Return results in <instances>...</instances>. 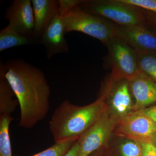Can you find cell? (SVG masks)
Returning <instances> with one entry per match:
<instances>
[{"mask_svg": "<svg viewBox=\"0 0 156 156\" xmlns=\"http://www.w3.org/2000/svg\"><path fill=\"white\" fill-rule=\"evenodd\" d=\"M5 17L12 29L34 41V20L31 0L12 1L6 9Z\"/></svg>", "mask_w": 156, "mask_h": 156, "instance_id": "9", "label": "cell"}, {"mask_svg": "<svg viewBox=\"0 0 156 156\" xmlns=\"http://www.w3.org/2000/svg\"><path fill=\"white\" fill-rule=\"evenodd\" d=\"M117 156H142L141 147L135 140H126L118 147Z\"/></svg>", "mask_w": 156, "mask_h": 156, "instance_id": "19", "label": "cell"}, {"mask_svg": "<svg viewBox=\"0 0 156 156\" xmlns=\"http://www.w3.org/2000/svg\"><path fill=\"white\" fill-rule=\"evenodd\" d=\"M34 25L33 37L37 44L43 32L58 14L59 0H31Z\"/></svg>", "mask_w": 156, "mask_h": 156, "instance_id": "13", "label": "cell"}, {"mask_svg": "<svg viewBox=\"0 0 156 156\" xmlns=\"http://www.w3.org/2000/svg\"><path fill=\"white\" fill-rule=\"evenodd\" d=\"M118 122L107 107L99 119L77 140L79 146L77 156H89L104 148Z\"/></svg>", "mask_w": 156, "mask_h": 156, "instance_id": "6", "label": "cell"}, {"mask_svg": "<svg viewBox=\"0 0 156 156\" xmlns=\"http://www.w3.org/2000/svg\"><path fill=\"white\" fill-rule=\"evenodd\" d=\"M135 111L140 114L147 117L156 123V105L141 109Z\"/></svg>", "mask_w": 156, "mask_h": 156, "instance_id": "24", "label": "cell"}, {"mask_svg": "<svg viewBox=\"0 0 156 156\" xmlns=\"http://www.w3.org/2000/svg\"><path fill=\"white\" fill-rule=\"evenodd\" d=\"M13 120L11 116L0 114V156H12L9 126Z\"/></svg>", "mask_w": 156, "mask_h": 156, "instance_id": "16", "label": "cell"}, {"mask_svg": "<svg viewBox=\"0 0 156 156\" xmlns=\"http://www.w3.org/2000/svg\"><path fill=\"white\" fill-rule=\"evenodd\" d=\"M79 148V144L76 140L71 148L64 156H77Z\"/></svg>", "mask_w": 156, "mask_h": 156, "instance_id": "25", "label": "cell"}, {"mask_svg": "<svg viewBox=\"0 0 156 156\" xmlns=\"http://www.w3.org/2000/svg\"><path fill=\"white\" fill-rule=\"evenodd\" d=\"M131 92L128 80L115 78L110 74L106 84L102 86L99 98L107 99L109 111L119 122L133 110Z\"/></svg>", "mask_w": 156, "mask_h": 156, "instance_id": "7", "label": "cell"}, {"mask_svg": "<svg viewBox=\"0 0 156 156\" xmlns=\"http://www.w3.org/2000/svg\"><path fill=\"white\" fill-rule=\"evenodd\" d=\"M0 74L10 84L19 102V126L30 129L44 119L50 109V89L44 73L21 58L1 61Z\"/></svg>", "mask_w": 156, "mask_h": 156, "instance_id": "1", "label": "cell"}, {"mask_svg": "<svg viewBox=\"0 0 156 156\" xmlns=\"http://www.w3.org/2000/svg\"><path fill=\"white\" fill-rule=\"evenodd\" d=\"M79 6L88 13L119 25L143 24L144 22L142 9L122 0H83Z\"/></svg>", "mask_w": 156, "mask_h": 156, "instance_id": "3", "label": "cell"}, {"mask_svg": "<svg viewBox=\"0 0 156 156\" xmlns=\"http://www.w3.org/2000/svg\"><path fill=\"white\" fill-rule=\"evenodd\" d=\"M35 44L33 39L18 34L9 25L0 31V52L17 46Z\"/></svg>", "mask_w": 156, "mask_h": 156, "instance_id": "15", "label": "cell"}, {"mask_svg": "<svg viewBox=\"0 0 156 156\" xmlns=\"http://www.w3.org/2000/svg\"><path fill=\"white\" fill-rule=\"evenodd\" d=\"M106 103L98 98L91 104L78 106L65 100L55 110L50 128L55 143L77 140L102 114Z\"/></svg>", "mask_w": 156, "mask_h": 156, "instance_id": "2", "label": "cell"}, {"mask_svg": "<svg viewBox=\"0 0 156 156\" xmlns=\"http://www.w3.org/2000/svg\"><path fill=\"white\" fill-rule=\"evenodd\" d=\"M108 50L107 66L117 79L131 80L139 73L137 53L114 36L106 44Z\"/></svg>", "mask_w": 156, "mask_h": 156, "instance_id": "5", "label": "cell"}, {"mask_svg": "<svg viewBox=\"0 0 156 156\" xmlns=\"http://www.w3.org/2000/svg\"><path fill=\"white\" fill-rule=\"evenodd\" d=\"M76 140L55 143L52 146L45 150L33 155L28 156H64L71 148Z\"/></svg>", "mask_w": 156, "mask_h": 156, "instance_id": "18", "label": "cell"}, {"mask_svg": "<svg viewBox=\"0 0 156 156\" xmlns=\"http://www.w3.org/2000/svg\"><path fill=\"white\" fill-rule=\"evenodd\" d=\"M149 139L156 147V132L149 137Z\"/></svg>", "mask_w": 156, "mask_h": 156, "instance_id": "27", "label": "cell"}, {"mask_svg": "<svg viewBox=\"0 0 156 156\" xmlns=\"http://www.w3.org/2000/svg\"><path fill=\"white\" fill-rule=\"evenodd\" d=\"M134 140L138 142L140 145L142 156H156V147L149 138Z\"/></svg>", "mask_w": 156, "mask_h": 156, "instance_id": "22", "label": "cell"}, {"mask_svg": "<svg viewBox=\"0 0 156 156\" xmlns=\"http://www.w3.org/2000/svg\"><path fill=\"white\" fill-rule=\"evenodd\" d=\"M139 71L156 83V52L137 53Z\"/></svg>", "mask_w": 156, "mask_h": 156, "instance_id": "17", "label": "cell"}, {"mask_svg": "<svg viewBox=\"0 0 156 156\" xmlns=\"http://www.w3.org/2000/svg\"><path fill=\"white\" fill-rule=\"evenodd\" d=\"M102 149L103 148L95 151L91 154L89 155V156H104V154L102 151Z\"/></svg>", "mask_w": 156, "mask_h": 156, "instance_id": "26", "label": "cell"}, {"mask_svg": "<svg viewBox=\"0 0 156 156\" xmlns=\"http://www.w3.org/2000/svg\"><path fill=\"white\" fill-rule=\"evenodd\" d=\"M118 131L129 139L149 138L156 132V123L136 112H131L120 120Z\"/></svg>", "mask_w": 156, "mask_h": 156, "instance_id": "11", "label": "cell"}, {"mask_svg": "<svg viewBox=\"0 0 156 156\" xmlns=\"http://www.w3.org/2000/svg\"><path fill=\"white\" fill-rule=\"evenodd\" d=\"M113 33L137 53L156 52V34L144 24L122 25L111 22Z\"/></svg>", "mask_w": 156, "mask_h": 156, "instance_id": "8", "label": "cell"}, {"mask_svg": "<svg viewBox=\"0 0 156 156\" xmlns=\"http://www.w3.org/2000/svg\"><path fill=\"white\" fill-rule=\"evenodd\" d=\"M15 97L16 95L9 82L3 75L0 74V114L11 116L19 105Z\"/></svg>", "mask_w": 156, "mask_h": 156, "instance_id": "14", "label": "cell"}, {"mask_svg": "<svg viewBox=\"0 0 156 156\" xmlns=\"http://www.w3.org/2000/svg\"><path fill=\"white\" fill-rule=\"evenodd\" d=\"M62 17L65 34L80 32L97 39L105 45L114 36L111 22L103 17L88 13L79 5Z\"/></svg>", "mask_w": 156, "mask_h": 156, "instance_id": "4", "label": "cell"}, {"mask_svg": "<svg viewBox=\"0 0 156 156\" xmlns=\"http://www.w3.org/2000/svg\"><path fill=\"white\" fill-rule=\"evenodd\" d=\"M83 0H59L58 14L61 17L66 15L73 8L79 5Z\"/></svg>", "mask_w": 156, "mask_h": 156, "instance_id": "20", "label": "cell"}, {"mask_svg": "<svg viewBox=\"0 0 156 156\" xmlns=\"http://www.w3.org/2000/svg\"><path fill=\"white\" fill-rule=\"evenodd\" d=\"M65 24L63 17L58 14L43 32L37 44L45 48L48 59L62 53H68L69 46L64 37Z\"/></svg>", "mask_w": 156, "mask_h": 156, "instance_id": "10", "label": "cell"}, {"mask_svg": "<svg viewBox=\"0 0 156 156\" xmlns=\"http://www.w3.org/2000/svg\"><path fill=\"white\" fill-rule=\"evenodd\" d=\"M124 2L156 13V0H122Z\"/></svg>", "mask_w": 156, "mask_h": 156, "instance_id": "21", "label": "cell"}, {"mask_svg": "<svg viewBox=\"0 0 156 156\" xmlns=\"http://www.w3.org/2000/svg\"><path fill=\"white\" fill-rule=\"evenodd\" d=\"M131 93L135 98L132 110H138L156 102V83L141 72L129 80Z\"/></svg>", "mask_w": 156, "mask_h": 156, "instance_id": "12", "label": "cell"}, {"mask_svg": "<svg viewBox=\"0 0 156 156\" xmlns=\"http://www.w3.org/2000/svg\"><path fill=\"white\" fill-rule=\"evenodd\" d=\"M144 24L156 34V13L143 9Z\"/></svg>", "mask_w": 156, "mask_h": 156, "instance_id": "23", "label": "cell"}]
</instances>
